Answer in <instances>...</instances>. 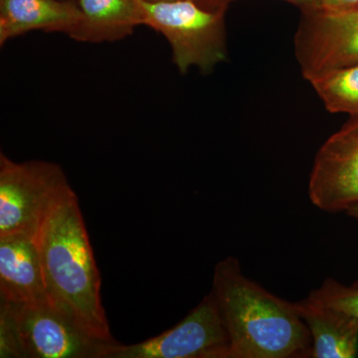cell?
<instances>
[{
	"mask_svg": "<svg viewBox=\"0 0 358 358\" xmlns=\"http://www.w3.org/2000/svg\"><path fill=\"white\" fill-rule=\"evenodd\" d=\"M49 303L90 336L115 343L101 296V275L77 194L61 193L35 236Z\"/></svg>",
	"mask_w": 358,
	"mask_h": 358,
	"instance_id": "obj_1",
	"label": "cell"
},
{
	"mask_svg": "<svg viewBox=\"0 0 358 358\" xmlns=\"http://www.w3.org/2000/svg\"><path fill=\"white\" fill-rule=\"evenodd\" d=\"M211 292L229 336L228 358L310 357L312 336L296 303L248 279L237 258L216 265Z\"/></svg>",
	"mask_w": 358,
	"mask_h": 358,
	"instance_id": "obj_2",
	"label": "cell"
},
{
	"mask_svg": "<svg viewBox=\"0 0 358 358\" xmlns=\"http://www.w3.org/2000/svg\"><path fill=\"white\" fill-rule=\"evenodd\" d=\"M113 343L90 336L48 301H0V358H102Z\"/></svg>",
	"mask_w": 358,
	"mask_h": 358,
	"instance_id": "obj_3",
	"label": "cell"
},
{
	"mask_svg": "<svg viewBox=\"0 0 358 358\" xmlns=\"http://www.w3.org/2000/svg\"><path fill=\"white\" fill-rule=\"evenodd\" d=\"M141 4L143 25L166 37L180 74L192 67L206 74L227 61L226 10H208L193 0H141Z\"/></svg>",
	"mask_w": 358,
	"mask_h": 358,
	"instance_id": "obj_4",
	"label": "cell"
},
{
	"mask_svg": "<svg viewBox=\"0 0 358 358\" xmlns=\"http://www.w3.org/2000/svg\"><path fill=\"white\" fill-rule=\"evenodd\" d=\"M70 186L62 167L45 160L16 162L0 154V237L34 238L59 195Z\"/></svg>",
	"mask_w": 358,
	"mask_h": 358,
	"instance_id": "obj_5",
	"label": "cell"
},
{
	"mask_svg": "<svg viewBox=\"0 0 358 358\" xmlns=\"http://www.w3.org/2000/svg\"><path fill=\"white\" fill-rule=\"evenodd\" d=\"M229 336L212 292L173 329L136 345L115 343L102 358H228Z\"/></svg>",
	"mask_w": 358,
	"mask_h": 358,
	"instance_id": "obj_6",
	"label": "cell"
},
{
	"mask_svg": "<svg viewBox=\"0 0 358 358\" xmlns=\"http://www.w3.org/2000/svg\"><path fill=\"white\" fill-rule=\"evenodd\" d=\"M305 13L294 37V51L306 80L310 82L331 71L358 64V9Z\"/></svg>",
	"mask_w": 358,
	"mask_h": 358,
	"instance_id": "obj_7",
	"label": "cell"
},
{
	"mask_svg": "<svg viewBox=\"0 0 358 358\" xmlns=\"http://www.w3.org/2000/svg\"><path fill=\"white\" fill-rule=\"evenodd\" d=\"M308 195L315 206L331 213L358 203V114L320 148L310 173Z\"/></svg>",
	"mask_w": 358,
	"mask_h": 358,
	"instance_id": "obj_8",
	"label": "cell"
},
{
	"mask_svg": "<svg viewBox=\"0 0 358 358\" xmlns=\"http://www.w3.org/2000/svg\"><path fill=\"white\" fill-rule=\"evenodd\" d=\"M0 301L13 303L48 301L34 238L22 234L0 237Z\"/></svg>",
	"mask_w": 358,
	"mask_h": 358,
	"instance_id": "obj_9",
	"label": "cell"
},
{
	"mask_svg": "<svg viewBox=\"0 0 358 358\" xmlns=\"http://www.w3.org/2000/svg\"><path fill=\"white\" fill-rule=\"evenodd\" d=\"M81 18L76 2L63 0H0V46L26 33L41 30L69 35Z\"/></svg>",
	"mask_w": 358,
	"mask_h": 358,
	"instance_id": "obj_10",
	"label": "cell"
},
{
	"mask_svg": "<svg viewBox=\"0 0 358 358\" xmlns=\"http://www.w3.org/2000/svg\"><path fill=\"white\" fill-rule=\"evenodd\" d=\"M294 303L312 336L310 357H357V319L336 308L317 303L308 296Z\"/></svg>",
	"mask_w": 358,
	"mask_h": 358,
	"instance_id": "obj_11",
	"label": "cell"
},
{
	"mask_svg": "<svg viewBox=\"0 0 358 358\" xmlns=\"http://www.w3.org/2000/svg\"><path fill=\"white\" fill-rule=\"evenodd\" d=\"M81 18L68 36L84 43L117 42L143 25L141 0H77Z\"/></svg>",
	"mask_w": 358,
	"mask_h": 358,
	"instance_id": "obj_12",
	"label": "cell"
},
{
	"mask_svg": "<svg viewBox=\"0 0 358 358\" xmlns=\"http://www.w3.org/2000/svg\"><path fill=\"white\" fill-rule=\"evenodd\" d=\"M310 83L329 112L358 114V64L331 71Z\"/></svg>",
	"mask_w": 358,
	"mask_h": 358,
	"instance_id": "obj_13",
	"label": "cell"
},
{
	"mask_svg": "<svg viewBox=\"0 0 358 358\" xmlns=\"http://www.w3.org/2000/svg\"><path fill=\"white\" fill-rule=\"evenodd\" d=\"M308 298L358 320V284L348 287L336 280L327 279L319 289L313 291Z\"/></svg>",
	"mask_w": 358,
	"mask_h": 358,
	"instance_id": "obj_14",
	"label": "cell"
},
{
	"mask_svg": "<svg viewBox=\"0 0 358 358\" xmlns=\"http://www.w3.org/2000/svg\"><path fill=\"white\" fill-rule=\"evenodd\" d=\"M193 1L208 10H226L228 4L234 0H193ZM286 1L301 7L303 11L319 9L320 7V0H286Z\"/></svg>",
	"mask_w": 358,
	"mask_h": 358,
	"instance_id": "obj_15",
	"label": "cell"
},
{
	"mask_svg": "<svg viewBox=\"0 0 358 358\" xmlns=\"http://www.w3.org/2000/svg\"><path fill=\"white\" fill-rule=\"evenodd\" d=\"M320 9L326 13H350L358 9V0H320Z\"/></svg>",
	"mask_w": 358,
	"mask_h": 358,
	"instance_id": "obj_16",
	"label": "cell"
},
{
	"mask_svg": "<svg viewBox=\"0 0 358 358\" xmlns=\"http://www.w3.org/2000/svg\"><path fill=\"white\" fill-rule=\"evenodd\" d=\"M346 212H348V215L352 216V217L358 219V203L352 205Z\"/></svg>",
	"mask_w": 358,
	"mask_h": 358,
	"instance_id": "obj_17",
	"label": "cell"
},
{
	"mask_svg": "<svg viewBox=\"0 0 358 358\" xmlns=\"http://www.w3.org/2000/svg\"><path fill=\"white\" fill-rule=\"evenodd\" d=\"M148 1H169V0H148Z\"/></svg>",
	"mask_w": 358,
	"mask_h": 358,
	"instance_id": "obj_18",
	"label": "cell"
},
{
	"mask_svg": "<svg viewBox=\"0 0 358 358\" xmlns=\"http://www.w3.org/2000/svg\"><path fill=\"white\" fill-rule=\"evenodd\" d=\"M63 1L76 2V3H77V0H63Z\"/></svg>",
	"mask_w": 358,
	"mask_h": 358,
	"instance_id": "obj_19",
	"label": "cell"
}]
</instances>
